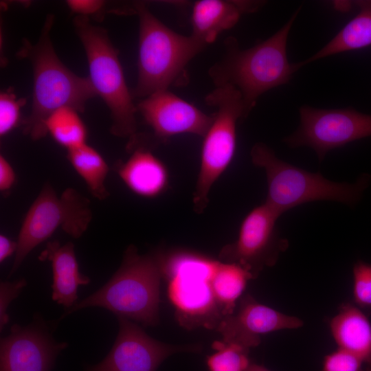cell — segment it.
<instances>
[{"label": "cell", "mask_w": 371, "mask_h": 371, "mask_svg": "<svg viewBox=\"0 0 371 371\" xmlns=\"http://www.w3.org/2000/svg\"><path fill=\"white\" fill-rule=\"evenodd\" d=\"M54 21L49 14L38 42L33 45L24 39L16 53L19 58L30 60L33 69L32 109L22 121L23 133L33 140L47 135L45 122L55 110L70 106L83 112L86 102L97 96L89 77L74 74L57 56L49 36Z\"/></svg>", "instance_id": "1"}, {"label": "cell", "mask_w": 371, "mask_h": 371, "mask_svg": "<svg viewBox=\"0 0 371 371\" xmlns=\"http://www.w3.org/2000/svg\"><path fill=\"white\" fill-rule=\"evenodd\" d=\"M300 8L274 34L257 45L240 49L237 40H225L223 58L209 70L216 87L231 85L240 93L246 116L265 92L287 84L298 70L286 54L287 39Z\"/></svg>", "instance_id": "2"}, {"label": "cell", "mask_w": 371, "mask_h": 371, "mask_svg": "<svg viewBox=\"0 0 371 371\" xmlns=\"http://www.w3.org/2000/svg\"><path fill=\"white\" fill-rule=\"evenodd\" d=\"M163 255L159 250L140 255L135 245H129L109 280L66 310L58 321L82 308L100 307L144 326H156L159 322Z\"/></svg>", "instance_id": "3"}, {"label": "cell", "mask_w": 371, "mask_h": 371, "mask_svg": "<svg viewBox=\"0 0 371 371\" xmlns=\"http://www.w3.org/2000/svg\"><path fill=\"white\" fill-rule=\"evenodd\" d=\"M252 164L266 175L267 195L265 201L281 216L300 205L315 201H335L355 206L371 183V175L362 173L352 183L336 182L320 172H311L279 159L262 142L251 148Z\"/></svg>", "instance_id": "4"}, {"label": "cell", "mask_w": 371, "mask_h": 371, "mask_svg": "<svg viewBox=\"0 0 371 371\" xmlns=\"http://www.w3.org/2000/svg\"><path fill=\"white\" fill-rule=\"evenodd\" d=\"M139 18L138 77L133 97L145 98L176 83L185 82L186 67L206 45L192 35L170 29L149 10L136 3Z\"/></svg>", "instance_id": "5"}, {"label": "cell", "mask_w": 371, "mask_h": 371, "mask_svg": "<svg viewBox=\"0 0 371 371\" xmlns=\"http://www.w3.org/2000/svg\"><path fill=\"white\" fill-rule=\"evenodd\" d=\"M74 26L85 51L89 78L97 95L109 109L111 133L131 139L136 135L137 110L126 82L117 49L106 30L91 24L89 18L77 15Z\"/></svg>", "instance_id": "6"}, {"label": "cell", "mask_w": 371, "mask_h": 371, "mask_svg": "<svg viewBox=\"0 0 371 371\" xmlns=\"http://www.w3.org/2000/svg\"><path fill=\"white\" fill-rule=\"evenodd\" d=\"M217 260L190 251L164 252L163 278L175 317L187 329L216 330L223 315L214 298L211 278Z\"/></svg>", "instance_id": "7"}, {"label": "cell", "mask_w": 371, "mask_h": 371, "mask_svg": "<svg viewBox=\"0 0 371 371\" xmlns=\"http://www.w3.org/2000/svg\"><path fill=\"white\" fill-rule=\"evenodd\" d=\"M205 102L216 111L203 136L200 168L192 199L196 214L204 212L212 186L231 164L236 148L237 122L247 117L242 96L231 85L216 87L205 97Z\"/></svg>", "instance_id": "8"}, {"label": "cell", "mask_w": 371, "mask_h": 371, "mask_svg": "<svg viewBox=\"0 0 371 371\" xmlns=\"http://www.w3.org/2000/svg\"><path fill=\"white\" fill-rule=\"evenodd\" d=\"M91 220L89 201L77 190L69 188L58 196L51 185H45L23 221L9 277L34 249L58 228L78 238L87 230Z\"/></svg>", "instance_id": "9"}, {"label": "cell", "mask_w": 371, "mask_h": 371, "mask_svg": "<svg viewBox=\"0 0 371 371\" xmlns=\"http://www.w3.org/2000/svg\"><path fill=\"white\" fill-rule=\"evenodd\" d=\"M299 113L297 128L283 141L291 148H312L319 162L333 149L371 137V115L352 108L326 109L305 105Z\"/></svg>", "instance_id": "10"}, {"label": "cell", "mask_w": 371, "mask_h": 371, "mask_svg": "<svg viewBox=\"0 0 371 371\" xmlns=\"http://www.w3.org/2000/svg\"><path fill=\"white\" fill-rule=\"evenodd\" d=\"M280 216L265 203L254 207L243 220L236 240L221 249L219 260L239 265L254 279L273 266L289 247L276 227Z\"/></svg>", "instance_id": "11"}, {"label": "cell", "mask_w": 371, "mask_h": 371, "mask_svg": "<svg viewBox=\"0 0 371 371\" xmlns=\"http://www.w3.org/2000/svg\"><path fill=\"white\" fill-rule=\"evenodd\" d=\"M118 333L107 355L85 371H157L170 356L178 352L199 353L202 345H172L149 336L142 328L126 317L117 316Z\"/></svg>", "instance_id": "12"}, {"label": "cell", "mask_w": 371, "mask_h": 371, "mask_svg": "<svg viewBox=\"0 0 371 371\" xmlns=\"http://www.w3.org/2000/svg\"><path fill=\"white\" fill-rule=\"evenodd\" d=\"M52 326L36 315L31 324H14L0 342V371H51L67 347L53 337Z\"/></svg>", "instance_id": "13"}, {"label": "cell", "mask_w": 371, "mask_h": 371, "mask_svg": "<svg viewBox=\"0 0 371 371\" xmlns=\"http://www.w3.org/2000/svg\"><path fill=\"white\" fill-rule=\"evenodd\" d=\"M136 107L153 129L156 141L161 143L183 133L203 137L213 120L212 115H207L168 89L141 99Z\"/></svg>", "instance_id": "14"}, {"label": "cell", "mask_w": 371, "mask_h": 371, "mask_svg": "<svg viewBox=\"0 0 371 371\" xmlns=\"http://www.w3.org/2000/svg\"><path fill=\"white\" fill-rule=\"evenodd\" d=\"M302 325L298 317L262 304L246 294L239 300L236 311L223 317L216 330L222 335L221 340L250 349L260 344L261 335Z\"/></svg>", "instance_id": "15"}, {"label": "cell", "mask_w": 371, "mask_h": 371, "mask_svg": "<svg viewBox=\"0 0 371 371\" xmlns=\"http://www.w3.org/2000/svg\"><path fill=\"white\" fill-rule=\"evenodd\" d=\"M131 155L117 166V174L133 193L145 198L161 194L168 186V172L164 164L134 136L129 139Z\"/></svg>", "instance_id": "16"}, {"label": "cell", "mask_w": 371, "mask_h": 371, "mask_svg": "<svg viewBox=\"0 0 371 371\" xmlns=\"http://www.w3.org/2000/svg\"><path fill=\"white\" fill-rule=\"evenodd\" d=\"M262 5V1H197L192 7L191 35L207 45L234 27L242 14L256 12Z\"/></svg>", "instance_id": "17"}, {"label": "cell", "mask_w": 371, "mask_h": 371, "mask_svg": "<svg viewBox=\"0 0 371 371\" xmlns=\"http://www.w3.org/2000/svg\"><path fill=\"white\" fill-rule=\"evenodd\" d=\"M38 258L51 263L52 300L67 310L73 307L77 303L78 286L90 282V279L79 271L74 244L68 242L62 245L58 241L49 242Z\"/></svg>", "instance_id": "18"}, {"label": "cell", "mask_w": 371, "mask_h": 371, "mask_svg": "<svg viewBox=\"0 0 371 371\" xmlns=\"http://www.w3.org/2000/svg\"><path fill=\"white\" fill-rule=\"evenodd\" d=\"M329 327L338 348L357 357L371 371V323L361 309L350 302L341 304Z\"/></svg>", "instance_id": "19"}, {"label": "cell", "mask_w": 371, "mask_h": 371, "mask_svg": "<svg viewBox=\"0 0 371 371\" xmlns=\"http://www.w3.org/2000/svg\"><path fill=\"white\" fill-rule=\"evenodd\" d=\"M359 12L323 47L307 59L297 63L298 69L321 58L371 45V0L353 1Z\"/></svg>", "instance_id": "20"}, {"label": "cell", "mask_w": 371, "mask_h": 371, "mask_svg": "<svg viewBox=\"0 0 371 371\" xmlns=\"http://www.w3.org/2000/svg\"><path fill=\"white\" fill-rule=\"evenodd\" d=\"M251 273L236 263L217 260L212 278L211 286L216 302L223 317L234 313L236 302L240 300Z\"/></svg>", "instance_id": "21"}, {"label": "cell", "mask_w": 371, "mask_h": 371, "mask_svg": "<svg viewBox=\"0 0 371 371\" xmlns=\"http://www.w3.org/2000/svg\"><path fill=\"white\" fill-rule=\"evenodd\" d=\"M67 157L92 195L99 200L106 199L109 195L105 186L109 168L103 157L87 144L67 150Z\"/></svg>", "instance_id": "22"}, {"label": "cell", "mask_w": 371, "mask_h": 371, "mask_svg": "<svg viewBox=\"0 0 371 371\" xmlns=\"http://www.w3.org/2000/svg\"><path fill=\"white\" fill-rule=\"evenodd\" d=\"M78 113L70 106H63L52 112L45 122L47 132L67 150L87 144V128Z\"/></svg>", "instance_id": "23"}, {"label": "cell", "mask_w": 371, "mask_h": 371, "mask_svg": "<svg viewBox=\"0 0 371 371\" xmlns=\"http://www.w3.org/2000/svg\"><path fill=\"white\" fill-rule=\"evenodd\" d=\"M212 348L216 352L206 359L209 371H247L251 363L249 349L238 344L215 341Z\"/></svg>", "instance_id": "24"}, {"label": "cell", "mask_w": 371, "mask_h": 371, "mask_svg": "<svg viewBox=\"0 0 371 371\" xmlns=\"http://www.w3.org/2000/svg\"><path fill=\"white\" fill-rule=\"evenodd\" d=\"M353 299L360 308L371 310V263L357 261L352 269Z\"/></svg>", "instance_id": "25"}, {"label": "cell", "mask_w": 371, "mask_h": 371, "mask_svg": "<svg viewBox=\"0 0 371 371\" xmlns=\"http://www.w3.org/2000/svg\"><path fill=\"white\" fill-rule=\"evenodd\" d=\"M24 98L18 99L15 93L7 90L0 94V136L3 137L18 126Z\"/></svg>", "instance_id": "26"}, {"label": "cell", "mask_w": 371, "mask_h": 371, "mask_svg": "<svg viewBox=\"0 0 371 371\" xmlns=\"http://www.w3.org/2000/svg\"><path fill=\"white\" fill-rule=\"evenodd\" d=\"M322 371H368L363 361L353 354L338 348L325 356Z\"/></svg>", "instance_id": "27"}, {"label": "cell", "mask_w": 371, "mask_h": 371, "mask_svg": "<svg viewBox=\"0 0 371 371\" xmlns=\"http://www.w3.org/2000/svg\"><path fill=\"white\" fill-rule=\"evenodd\" d=\"M25 279L14 282L1 281L0 284V330L2 331L9 322L8 307L26 286Z\"/></svg>", "instance_id": "28"}, {"label": "cell", "mask_w": 371, "mask_h": 371, "mask_svg": "<svg viewBox=\"0 0 371 371\" xmlns=\"http://www.w3.org/2000/svg\"><path fill=\"white\" fill-rule=\"evenodd\" d=\"M68 8L78 16H87L99 13L104 8V2L100 0H69Z\"/></svg>", "instance_id": "29"}, {"label": "cell", "mask_w": 371, "mask_h": 371, "mask_svg": "<svg viewBox=\"0 0 371 371\" xmlns=\"http://www.w3.org/2000/svg\"><path fill=\"white\" fill-rule=\"evenodd\" d=\"M16 181V174L8 160L0 155V191L7 192L11 190Z\"/></svg>", "instance_id": "30"}, {"label": "cell", "mask_w": 371, "mask_h": 371, "mask_svg": "<svg viewBox=\"0 0 371 371\" xmlns=\"http://www.w3.org/2000/svg\"><path fill=\"white\" fill-rule=\"evenodd\" d=\"M17 249V242L12 240L8 236L0 235V262H3L7 258L13 253H16Z\"/></svg>", "instance_id": "31"}, {"label": "cell", "mask_w": 371, "mask_h": 371, "mask_svg": "<svg viewBox=\"0 0 371 371\" xmlns=\"http://www.w3.org/2000/svg\"><path fill=\"white\" fill-rule=\"evenodd\" d=\"M352 5H353V1H336L335 6L337 9L342 12H347L350 10Z\"/></svg>", "instance_id": "32"}, {"label": "cell", "mask_w": 371, "mask_h": 371, "mask_svg": "<svg viewBox=\"0 0 371 371\" xmlns=\"http://www.w3.org/2000/svg\"><path fill=\"white\" fill-rule=\"evenodd\" d=\"M247 371H271L262 365L251 363Z\"/></svg>", "instance_id": "33"}]
</instances>
